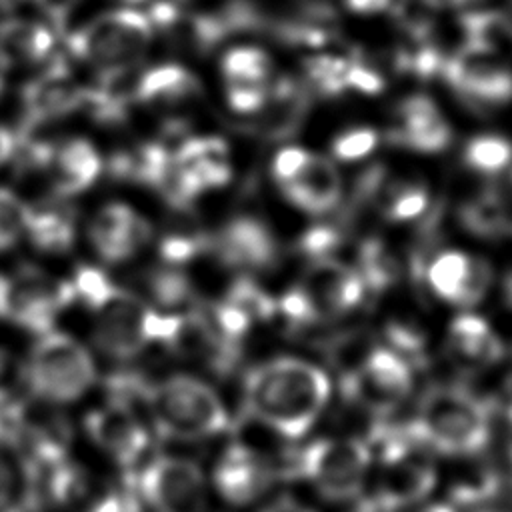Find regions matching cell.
I'll list each match as a JSON object with an SVG mask.
<instances>
[{"instance_id":"6da1fadb","label":"cell","mask_w":512,"mask_h":512,"mask_svg":"<svg viewBox=\"0 0 512 512\" xmlns=\"http://www.w3.org/2000/svg\"><path fill=\"white\" fill-rule=\"evenodd\" d=\"M330 398V380L312 362L280 356L254 366L242 384L250 418L278 436L298 440L320 418Z\"/></svg>"},{"instance_id":"7a4b0ae2","label":"cell","mask_w":512,"mask_h":512,"mask_svg":"<svg viewBox=\"0 0 512 512\" xmlns=\"http://www.w3.org/2000/svg\"><path fill=\"white\" fill-rule=\"evenodd\" d=\"M70 284L74 298L90 310L94 342L106 356L130 360L158 340L160 312L98 268L82 266Z\"/></svg>"},{"instance_id":"3957f363","label":"cell","mask_w":512,"mask_h":512,"mask_svg":"<svg viewBox=\"0 0 512 512\" xmlns=\"http://www.w3.org/2000/svg\"><path fill=\"white\" fill-rule=\"evenodd\" d=\"M416 440L438 454L470 458L480 454L492 434L490 402L462 386H432L406 424Z\"/></svg>"},{"instance_id":"277c9868","label":"cell","mask_w":512,"mask_h":512,"mask_svg":"<svg viewBox=\"0 0 512 512\" xmlns=\"http://www.w3.org/2000/svg\"><path fill=\"white\" fill-rule=\"evenodd\" d=\"M154 34L148 14L114 8L74 30L68 44L72 54L98 74H120L140 68Z\"/></svg>"},{"instance_id":"5b68a950","label":"cell","mask_w":512,"mask_h":512,"mask_svg":"<svg viewBox=\"0 0 512 512\" xmlns=\"http://www.w3.org/2000/svg\"><path fill=\"white\" fill-rule=\"evenodd\" d=\"M144 408L156 430L174 440L210 438L228 428V412L206 382L176 374L148 386Z\"/></svg>"},{"instance_id":"8992f818","label":"cell","mask_w":512,"mask_h":512,"mask_svg":"<svg viewBox=\"0 0 512 512\" xmlns=\"http://www.w3.org/2000/svg\"><path fill=\"white\" fill-rule=\"evenodd\" d=\"M22 378L34 396L66 404L82 398L96 380V364L82 342L64 332H44L30 348Z\"/></svg>"},{"instance_id":"52a82bcc","label":"cell","mask_w":512,"mask_h":512,"mask_svg":"<svg viewBox=\"0 0 512 512\" xmlns=\"http://www.w3.org/2000/svg\"><path fill=\"white\" fill-rule=\"evenodd\" d=\"M380 462L370 502L384 512H398L422 502L436 484L432 460L408 426L378 434Z\"/></svg>"},{"instance_id":"ba28073f","label":"cell","mask_w":512,"mask_h":512,"mask_svg":"<svg viewBox=\"0 0 512 512\" xmlns=\"http://www.w3.org/2000/svg\"><path fill=\"white\" fill-rule=\"evenodd\" d=\"M372 468V448L358 438H318L292 458V472L330 502L356 500Z\"/></svg>"},{"instance_id":"9c48e42d","label":"cell","mask_w":512,"mask_h":512,"mask_svg":"<svg viewBox=\"0 0 512 512\" xmlns=\"http://www.w3.org/2000/svg\"><path fill=\"white\" fill-rule=\"evenodd\" d=\"M232 178V156L218 136H188L172 150L170 170L160 194L178 210L198 196L226 186Z\"/></svg>"},{"instance_id":"30bf717a","label":"cell","mask_w":512,"mask_h":512,"mask_svg":"<svg viewBox=\"0 0 512 512\" xmlns=\"http://www.w3.org/2000/svg\"><path fill=\"white\" fill-rule=\"evenodd\" d=\"M412 368L390 346L372 348L342 376V394L358 408L386 416L412 392Z\"/></svg>"},{"instance_id":"8fae6325","label":"cell","mask_w":512,"mask_h":512,"mask_svg":"<svg viewBox=\"0 0 512 512\" xmlns=\"http://www.w3.org/2000/svg\"><path fill=\"white\" fill-rule=\"evenodd\" d=\"M72 300L70 282L58 280L36 266H22L6 276L4 318L24 330L44 334L52 330Z\"/></svg>"},{"instance_id":"7c38bea8","label":"cell","mask_w":512,"mask_h":512,"mask_svg":"<svg viewBox=\"0 0 512 512\" xmlns=\"http://www.w3.org/2000/svg\"><path fill=\"white\" fill-rule=\"evenodd\" d=\"M440 76L476 110L504 106L512 100V70L496 50L466 44L444 60Z\"/></svg>"},{"instance_id":"4fadbf2b","label":"cell","mask_w":512,"mask_h":512,"mask_svg":"<svg viewBox=\"0 0 512 512\" xmlns=\"http://www.w3.org/2000/svg\"><path fill=\"white\" fill-rule=\"evenodd\" d=\"M140 494L154 512H202L206 502L200 468L174 456H162L144 468Z\"/></svg>"},{"instance_id":"5bb4252c","label":"cell","mask_w":512,"mask_h":512,"mask_svg":"<svg viewBox=\"0 0 512 512\" xmlns=\"http://www.w3.org/2000/svg\"><path fill=\"white\" fill-rule=\"evenodd\" d=\"M220 80L228 106L240 116H252L270 94L272 60L258 46L228 48L220 60Z\"/></svg>"},{"instance_id":"9a60e30c","label":"cell","mask_w":512,"mask_h":512,"mask_svg":"<svg viewBox=\"0 0 512 512\" xmlns=\"http://www.w3.org/2000/svg\"><path fill=\"white\" fill-rule=\"evenodd\" d=\"M296 288L308 300L318 322L350 312L366 296L360 274L330 258L312 260Z\"/></svg>"},{"instance_id":"2e32d148","label":"cell","mask_w":512,"mask_h":512,"mask_svg":"<svg viewBox=\"0 0 512 512\" xmlns=\"http://www.w3.org/2000/svg\"><path fill=\"white\" fill-rule=\"evenodd\" d=\"M210 250L238 272L270 268L278 258V242L268 224L256 216H234L210 234Z\"/></svg>"},{"instance_id":"e0dca14e","label":"cell","mask_w":512,"mask_h":512,"mask_svg":"<svg viewBox=\"0 0 512 512\" xmlns=\"http://www.w3.org/2000/svg\"><path fill=\"white\" fill-rule=\"evenodd\" d=\"M88 236L94 252L110 264L134 258L154 238L152 224L122 202L102 206L90 220Z\"/></svg>"},{"instance_id":"ac0fdd59","label":"cell","mask_w":512,"mask_h":512,"mask_svg":"<svg viewBox=\"0 0 512 512\" xmlns=\"http://www.w3.org/2000/svg\"><path fill=\"white\" fill-rule=\"evenodd\" d=\"M84 86L76 80L66 62L54 60L32 78L22 92L24 124L48 126L54 120L82 108Z\"/></svg>"},{"instance_id":"d6986e66","label":"cell","mask_w":512,"mask_h":512,"mask_svg":"<svg viewBox=\"0 0 512 512\" xmlns=\"http://www.w3.org/2000/svg\"><path fill=\"white\" fill-rule=\"evenodd\" d=\"M274 182L288 202L312 216L332 212L342 198V178L336 166L326 156L308 150L288 174Z\"/></svg>"},{"instance_id":"ffe728a7","label":"cell","mask_w":512,"mask_h":512,"mask_svg":"<svg viewBox=\"0 0 512 512\" xmlns=\"http://www.w3.org/2000/svg\"><path fill=\"white\" fill-rule=\"evenodd\" d=\"M92 442L120 466H132L148 448V432L130 406L108 402L84 418Z\"/></svg>"},{"instance_id":"44dd1931","label":"cell","mask_w":512,"mask_h":512,"mask_svg":"<svg viewBox=\"0 0 512 512\" xmlns=\"http://www.w3.org/2000/svg\"><path fill=\"white\" fill-rule=\"evenodd\" d=\"M102 168V156L90 140L66 136L52 142L40 170L48 176L52 194L72 198L92 188Z\"/></svg>"},{"instance_id":"7402d4cb","label":"cell","mask_w":512,"mask_h":512,"mask_svg":"<svg viewBox=\"0 0 512 512\" xmlns=\"http://www.w3.org/2000/svg\"><path fill=\"white\" fill-rule=\"evenodd\" d=\"M202 94L198 78L180 64H158L138 70L134 104L160 114H178L192 108Z\"/></svg>"},{"instance_id":"603a6c76","label":"cell","mask_w":512,"mask_h":512,"mask_svg":"<svg viewBox=\"0 0 512 512\" xmlns=\"http://www.w3.org/2000/svg\"><path fill=\"white\" fill-rule=\"evenodd\" d=\"M270 476L266 458L244 444H232L218 458L212 478L224 500L242 506L266 490Z\"/></svg>"},{"instance_id":"cb8c5ba5","label":"cell","mask_w":512,"mask_h":512,"mask_svg":"<svg viewBox=\"0 0 512 512\" xmlns=\"http://www.w3.org/2000/svg\"><path fill=\"white\" fill-rule=\"evenodd\" d=\"M452 140V130L428 96H408L398 106V124L390 132V142L416 152L434 154Z\"/></svg>"},{"instance_id":"d4e9b609","label":"cell","mask_w":512,"mask_h":512,"mask_svg":"<svg viewBox=\"0 0 512 512\" xmlns=\"http://www.w3.org/2000/svg\"><path fill=\"white\" fill-rule=\"evenodd\" d=\"M78 214L70 198L50 194L28 204L26 238L32 246L46 254L68 252L76 240Z\"/></svg>"},{"instance_id":"484cf974","label":"cell","mask_w":512,"mask_h":512,"mask_svg":"<svg viewBox=\"0 0 512 512\" xmlns=\"http://www.w3.org/2000/svg\"><path fill=\"white\" fill-rule=\"evenodd\" d=\"M308 90L292 78H278L272 82L270 94L262 108L248 116L252 128L262 138L282 140L290 138L304 122L308 112Z\"/></svg>"},{"instance_id":"4316f807","label":"cell","mask_w":512,"mask_h":512,"mask_svg":"<svg viewBox=\"0 0 512 512\" xmlns=\"http://www.w3.org/2000/svg\"><path fill=\"white\" fill-rule=\"evenodd\" d=\"M54 46L56 34L42 20L22 16L0 20V64L4 70L46 64Z\"/></svg>"},{"instance_id":"83f0119b","label":"cell","mask_w":512,"mask_h":512,"mask_svg":"<svg viewBox=\"0 0 512 512\" xmlns=\"http://www.w3.org/2000/svg\"><path fill=\"white\" fill-rule=\"evenodd\" d=\"M448 348L452 358L470 370L488 368L504 356L502 340L476 314H460L452 320Z\"/></svg>"},{"instance_id":"f1b7e54d","label":"cell","mask_w":512,"mask_h":512,"mask_svg":"<svg viewBox=\"0 0 512 512\" xmlns=\"http://www.w3.org/2000/svg\"><path fill=\"white\" fill-rule=\"evenodd\" d=\"M462 226L480 238L512 234V204L500 186H486L460 208Z\"/></svg>"},{"instance_id":"f546056e","label":"cell","mask_w":512,"mask_h":512,"mask_svg":"<svg viewBox=\"0 0 512 512\" xmlns=\"http://www.w3.org/2000/svg\"><path fill=\"white\" fill-rule=\"evenodd\" d=\"M366 294H378L390 288L398 278V264L390 250L378 240L368 238L358 250V268Z\"/></svg>"},{"instance_id":"4dcf8cb0","label":"cell","mask_w":512,"mask_h":512,"mask_svg":"<svg viewBox=\"0 0 512 512\" xmlns=\"http://www.w3.org/2000/svg\"><path fill=\"white\" fill-rule=\"evenodd\" d=\"M376 202L384 218L392 222H406L426 212L430 196L422 184L396 182L392 186H382Z\"/></svg>"},{"instance_id":"1f68e13d","label":"cell","mask_w":512,"mask_h":512,"mask_svg":"<svg viewBox=\"0 0 512 512\" xmlns=\"http://www.w3.org/2000/svg\"><path fill=\"white\" fill-rule=\"evenodd\" d=\"M468 262H470V256L458 250H444L430 260L424 274H426L428 286L434 290L438 298L448 300L452 304L458 302L462 282L468 270Z\"/></svg>"},{"instance_id":"d6a6232c","label":"cell","mask_w":512,"mask_h":512,"mask_svg":"<svg viewBox=\"0 0 512 512\" xmlns=\"http://www.w3.org/2000/svg\"><path fill=\"white\" fill-rule=\"evenodd\" d=\"M150 296L168 312H180L182 306H192V288L180 266L164 264L148 278Z\"/></svg>"},{"instance_id":"836d02e7","label":"cell","mask_w":512,"mask_h":512,"mask_svg":"<svg viewBox=\"0 0 512 512\" xmlns=\"http://www.w3.org/2000/svg\"><path fill=\"white\" fill-rule=\"evenodd\" d=\"M464 162L476 172L496 174L512 162V142L496 134L474 136L464 148Z\"/></svg>"},{"instance_id":"e575fe53","label":"cell","mask_w":512,"mask_h":512,"mask_svg":"<svg viewBox=\"0 0 512 512\" xmlns=\"http://www.w3.org/2000/svg\"><path fill=\"white\" fill-rule=\"evenodd\" d=\"M348 62L346 58L338 56H312L304 64V72L308 78L310 88L324 96H336L344 90H348L346 76H348Z\"/></svg>"},{"instance_id":"d590c367","label":"cell","mask_w":512,"mask_h":512,"mask_svg":"<svg viewBox=\"0 0 512 512\" xmlns=\"http://www.w3.org/2000/svg\"><path fill=\"white\" fill-rule=\"evenodd\" d=\"M28 204L8 188H0V252L16 246L26 234Z\"/></svg>"},{"instance_id":"8d00e7d4","label":"cell","mask_w":512,"mask_h":512,"mask_svg":"<svg viewBox=\"0 0 512 512\" xmlns=\"http://www.w3.org/2000/svg\"><path fill=\"white\" fill-rule=\"evenodd\" d=\"M378 144V134L372 128H352L348 132H342L334 144L332 154L338 160L352 162L368 156Z\"/></svg>"},{"instance_id":"74e56055","label":"cell","mask_w":512,"mask_h":512,"mask_svg":"<svg viewBox=\"0 0 512 512\" xmlns=\"http://www.w3.org/2000/svg\"><path fill=\"white\" fill-rule=\"evenodd\" d=\"M490 284H492L490 264L482 258H470L456 304L458 306H476L486 296Z\"/></svg>"},{"instance_id":"f35d334b","label":"cell","mask_w":512,"mask_h":512,"mask_svg":"<svg viewBox=\"0 0 512 512\" xmlns=\"http://www.w3.org/2000/svg\"><path fill=\"white\" fill-rule=\"evenodd\" d=\"M342 234V228L336 224H316L302 234L298 246L312 260L328 258V254L340 246Z\"/></svg>"},{"instance_id":"ab89813d","label":"cell","mask_w":512,"mask_h":512,"mask_svg":"<svg viewBox=\"0 0 512 512\" xmlns=\"http://www.w3.org/2000/svg\"><path fill=\"white\" fill-rule=\"evenodd\" d=\"M346 84H348V88L364 92V94H376L384 86L382 76L378 72H374L372 68H368L366 64L358 62V60H350L348 62Z\"/></svg>"},{"instance_id":"60d3db41","label":"cell","mask_w":512,"mask_h":512,"mask_svg":"<svg viewBox=\"0 0 512 512\" xmlns=\"http://www.w3.org/2000/svg\"><path fill=\"white\" fill-rule=\"evenodd\" d=\"M36 10L54 26H64L80 0H30Z\"/></svg>"},{"instance_id":"b9f144b4","label":"cell","mask_w":512,"mask_h":512,"mask_svg":"<svg viewBox=\"0 0 512 512\" xmlns=\"http://www.w3.org/2000/svg\"><path fill=\"white\" fill-rule=\"evenodd\" d=\"M344 2L352 12H360V14H374V12L392 8L396 4V0H344Z\"/></svg>"},{"instance_id":"7bdbcfd3","label":"cell","mask_w":512,"mask_h":512,"mask_svg":"<svg viewBox=\"0 0 512 512\" xmlns=\"http://www.w3.org/2000/svg\"><path fill=\"white\" fill-rule=\"evenodd\" d=\"M16 152V134L0 124V166L6 164Z\"/></svg>"},{"instance_id":"ee69618b","label":"cell","mask_w":512,"mask_h":512,"mask_svg":"<svg viewBox=\"0 0 512 512\" xmlns=\"http://www.w3.org/2000/svg\"><path fill=\"white\" fill-rule=\"evenodd\" d=\"M10 490H12V472L8 464L0 458V506H4L6 500L10 498Z\"/></svg>"},{"instance_id":"f6af8a7d","label":"cell","mask_w":512,"mask_h":512,"mask_svg":"<svg viewBox=\"0 0 512 512\" xmlns=\"http://www.w3.org/2000/svg\"><path fill=\"white\" fill-rule=\"evenodd\" d=\"M262 512H314V510H310V508H306V506H302V504H298L294 500L284 498V500H278V502L270 504Z\"/></svg>"},{"instance_id":"bcb514c9","label":"cell","mask_w":512,"mask_h":512,"mask_svg":"<svg viewBox=\"0 0 512 512\" xmlns=\"http://www.w3.org/2000/svg\"><path fill=\"white\" fill-rule=\"evenodd\" d=\"M416 512H456V508L450 504H430V506L418 508Z\"/></svg>"},{"instance_id":"7dc6e473","label":"cell","mask_w":512,"mask_h":512,"mask_svg":"<svg viewBox=\"0 0 512 512\" xmlns=\"http://www.w3.org/2000/svg\"><path fill=\"white\" fill-rule=\"evenodd\" d=\"M504 296H506V300H508V304L512 308V272L504 280Z\"/></svg>"},{"instance_id":"c3c4849f","label":"cell","mask_w":512,"mask_h":512,"mask_svg":"<svg viewBox=\"0 0 512 512\" xmlns=\"http://www.w3.org/2000/svg\"><path fill=\"white\" fill-rule=\"evenodd\" d=\"M4 296H6V276L0 274V318H4Z\"/></svg>"},{"instance_id":"681fc988","label":"cell","mask_w":512,"mask_h":512,"mask_svg":"<svg viewBox=\"0 0 512 512\" xmlns=\"http://www.w3.org/2000/svg\"><path fill=\"white\" fill-rule=\"evenodd\" d=\"M506 436H508V452H510V458H512V402L508 406V432H506Z\"/></svg>"},{"instance_id":"f907efd6","label":"cell","mask_w":512,"mask_h":512,"mask_svg":"<svg viewBox=\"0 0 512 512\" xmlns=\"http://www.w3.org/2000/svg\"><path fill=\"white\" fill-rule=\"evenodd\" d=\"M4 68H2V64H0V94H2V90H4Z\"/></svg>"},{"instance_id":"816d5d0a","label":"cell","mask_w":512,"mask_h":512,"mask_svg":"<svg viewBox=\"0 0 512 512\" xmlns=\"http://www.w3.org/2000/svg\"><path fill=\"white\" fill-rule=\"evenodd\" d=\"M120 2H126V4H142L146 0H120Z\"/></svg>"},{"instance_id":"f5cc1de1","label":"cell","mask_w":512,"mask_h":512,"mask_svg":"<svg viewBox=\"0 0 512 512\" xmlns=\"http://www.w3.org/2000/svg\"><path fill=\"white\" fill-rule=\"evenodd\" d=\"M484 512H488V510H484Z\"/></svg>"}]
</instances>
